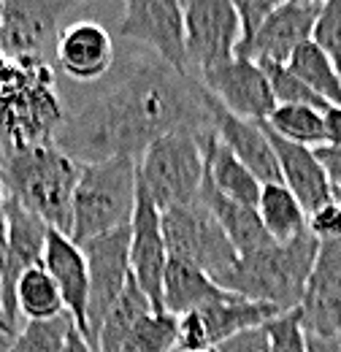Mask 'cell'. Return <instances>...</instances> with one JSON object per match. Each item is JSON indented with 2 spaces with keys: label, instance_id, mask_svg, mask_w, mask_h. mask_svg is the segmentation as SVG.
<instances>
[{
  "label": "cell",
  "instance_id": "obj_1",
  "mask_svg": "<svg viewBox=\"0 0 341 352\" xmlns=\"http://www.w3.org/2000/svg\"><path fill=\"white\" fill-rule=\"evenodd\" d=\"M170 133H212L204 85L157 54H135L109 87L65 117L54 144L76 163L138 160Z\"/></svg>",
  "mask_w": 341,
  "mask_h": 352
},
{
  "label": "cell",
  "instance_id": "obj_2",
  "mask_svg": "<svg viewBox=\"0 0 341 352\" xmlns=\"http://www.w3.org/2000/svg\"><path fill=\"white\" fill-rule=\"evenodd\" d=\"M65 117L54 68L46 60L0 52V152L54 141Z\"/></svg>",
  "mask_w": 341,
  "mask_h": 352
},
{
  "label": "cell",
  "instance_id": "obj_3",
  "mask_svg": "<svg viewBox=\"0 0 341 352\" xmlns=\"http://www.w3.org/2000/svg\"><path fill=\"white\" fill-rule=\"evenodd\" d=\"M79 171L82 163L68 157L54 141L0 152L3 195L14 198L65 236L71 233V209Z\"/></svg>",
  "mask_w": 341,
  "mask_h": 352
},
{
  "label": "cell",
  "instance_id": "obj_4",
  "mask_svg": "<svg viewBox=\"0 0 341 352\" xmlns=\"http://www.w3.org/2000/svg\"><path fill=\"white\" fill-rule=\"evenodd\" d=\"M320 241L306 233L296 241H271L250 255H239L230 274L219 282L222 290L276 307L282 314L298 309L306 279L317 258Z\"/></svg>",
  "mask_w": 341,
  "mask_h": 352
},
{
  "label": "cell",
  "instance_id": "obj_5",
  "mask_svg": "<svg viewBox=\"0 0 341 352\" xmlns=\"http://www.w3.org/2000/svg\"><path fill=\"white\" fill-rule=\"evenodd\" d=\"M138 192L135 160L114 157L103 163H82L74 190L71 239L85 244L95 236L130 225Z\"/></svg>",
  "mask_w": 341,
  "mask_h": 352
},
{
  "label": "cell",
  "instance_id": "obj_6",
  "mask_svg": "<svg viewBox=\"0 0 341 352\" xmlns=\"http://www.w3.org/2000/svg\"><path fill=\"white\" fill-rule=\"evenodd\" d=\"M204 171L206 168L201 135L192 133L163 135L155 144H149V149L135 160L138 182L160 212L198 201Z\"/></svg>",
  "mask_w": 341,
  "mask_h": 352
},
{
  "label": "cell",
  "instance_id": "obj_7",
  "mask_svg": "<svg viewBox=\"0 0 341 352\" xmlns=\"http://www.w3.org/2000/svg\"><path fill=\"white\" fill-rule=\"evenodd\" d=\"M163 239L168 258H179L198 265L219 285L239 261L236 247L214 220V214L201 204L192 201L187 206H176L163 212Z\"/></svg>",
  "mask_w": 341,
  "mask_h": 352
},
{
  "label": "cell",
  "instance_id": "obj_8",
  "mask_svg": "<svg viewBox=\"0 0 341 352\" xmlns=\"http://www.w3.org/2000/svg\"><path fill=\"white\" fill-rule=\"evenodd\" d=\"M241 41V19L230 0H184V52L192 74L230 63Z\"/></svg>",
  "mask_w": 341,
  "mask_h": 352
},
{
  "label": "cell",
  "instance_id": "obj_9",
  "mask_svg": "<svg viewBox=\"0 0 341 352\" xmlns=\"http://www.w3.org/2000/svg\"><path fill=\"white\" fill-rule=\"evenodd\" d=\"M89 274V307H87V339L95 344L98 328L106 311L122 296L130 279V225L95 236L79 244Z\"/></svg>",
  "mask_w": 341,
  "mask_h": 352
},
{
  "label": "cell",
  "instance_id": "obj_10",
  "mask_svg": "<svg viewBox=\"0 0 341 352\" xmlns=\"http://www.w3.org/2000/svg\"><path fill=\"white\" fill-rule=\"evenodd\" d=\"M79 0H3L0 52L49 63L63 33V16Z\"/></svg>",
  "mask_w": 341,
  "mask_h": 352
},
{
  "label": "cell",
  "instance_id": "obj_11",
  "mask_svg": "<svg viewBox=\"0 0 341 352\" xmlns=\"http://www.w3.org/2000/svg\"><path fill=\"white\" fill-rule=\"evenodd\" d=\"M117 36L149 46L182 74H192L184 52V0H122Z\"/></svg>",
  "mask_w": 341,
  "mask_h": 352
},
{
  "label": "cell",
  "instance_id": "obj_12",
  "mask_svg": "<svg viewBox=\"0 0 341 352\" xmlns=\"http://www.w3.org/2000/svg\"><path fill=\"white\" fill-rule=\"evenodd\" d=\"M3 212H6V268L0 285V311L14 328H19L16 282L28 268L43 263L49 225L8 195H3Z\"/></svg>",
  "mask_w": 341,
  "mask_h": 352
},
{
  "label": "cell",
  "instance_id": "obj_13",
  "mask_svg": "<svg viewBox=\"0 0 341 352\" xmlns=\"http://www.w3.org/2000/svg\"><path fill=\"white\" fill-rule=\"evenodd\" d=\"M168 250L163 239V212L138 182L135 209L130 217V276L146 293L155 311H163V276Z\"/></svg>",
  "mask_w": 341,
  "mask_h": 352
},
{
  "label": "cell",
  "instance_id": "obj_14",
  "mask_svg": "<svg viewBox=\"0 0 341 352\" xmlns=\"http://www.w3.org/2000/svg\"><path fill=\"white\" fill-rule=\"evenodd\" d=\"M296 311L306 336L328 339L341 333V239L320 241Z\"/></svg>",
  "mask_w": 341,
  "mask_h": 352
},
{
  "label": "cell",
  "instance_id": "obj_15",
  "mask_svg": "<svg viewBox=\"0 0 341 352\" xmlns=\"http://www.w3.org/2000/svg\"><path fill=\"white\" fill-rule=\"evenodd\" d=\"M195 76L230 114L241 120L265 122L271 111L276 109L268 76L255 60L233 57L230 63L217 65L206 74H195Z\"/></svg>",
  "mask_w": 341,
  "mask_h": 352
},
{
  "label": "cell",
  "instance_id": "obj_16",
  "mask_svg": "<svg viewBox=\"0 0 341 352\" xmlns=\"http://www.w3.org/2000/svg\"><path fill=\"white\" fill-rule=\"evenodd\" d=\"M320 14V3H293L285 0L257 30L250 41L239 46V57L263 63H279L287 65L293 52L300 44L311 41L314 22Z\"/></svg>",
  "mask_w": 341,
  "mask_h": 352
},
{
  "label": "cell",
  "instance_id": "obj_17",
  "mask_svg": "<svg viewBox=\"0 0 341 352\" xmlns=\"http://www.w3.org/2000/svg\"><path fill=\"white\" fill-rule=\"evenodd\" d=\"M204 103L212 120V131L217 138L255 174L260 184H274L282 182V171L276 163V155L271 149V141L265 135L263 122H252V120H241L236 114H230L209 89L204 87Z\"/></svg>",
  "mask_w": 341,
  "mask_h": 352
},
{
  "label": "cell",
  "instance_id": "obj_18",
  "mask_svg": "<svg viewBox=\"0 0 341 352\" xmlns=\"http://www.w3.org/2000/svg\"><path fill=\"white\" fill-rule=\"evenodd\" d=\"M54 60L63 74L79 85L100 82L114 65V36L95 19H79L63 28Z\"/></svg>",
  "mask_w": 341,
  "mask_h": 352
},
{
  "label": "cell",
  "instance_id": "obj_19",
  "mask_svg": "<svg viewBox=\"0 0 341 352\" xmlns=\"http://www.w3.org/2000/svg\"><path fill=\"white\" fill-rule=\"evenodd\" d=\"M43 268L49 271V276L54 279L60 296H63V304L65 311L74 317V325L76 331L87 339V307H89V274H87V261L82 247L49 228V236H46V250H43ZM89 342V339H87Z\"/></svg>",
  "mask_w": 341,
  "mask_h": 352
},
{
  "label": "cell",
  "instance_id": "obj_20",
  "mask_svg": "<svg viewBox=\"0 0 341 352\" xmlns=\"http://www.w3.org/2000/svg\"><path fill=\"white\" fill-rule=\"evenodd\" d=\"M263 128H265V135L271 141L274 155H276V163H279V171H282V184H287L293 190V195L300 201L306 214L331 204L336 198V190H333L331 179L325 174L317 152L276 135L265 122H263Z\"/></svg>",
  "mask_w": 341,
  "mask_h": 352
},
{
  "label": "cell",
  "instance_id": "obj_21",
  "mask_svg": "<svg viewBox=\"0 0 341 352\" xmlns=\"http://www.w3.org/2000/svg\"><path fill=\"white\" fill-rule=\"evenodd\" d=\"M201 146H204V168H206L204 182H209L219 195L257 209L263 184L255 179V174L217 138L214 131L201 135Z\"/></svg>",
  "mask_w": 341,
  "mask_h": 352
},
{
  "label": "cell",
  "instance_id": "obj_22",
  "mask_svg": "<svg viewBox=\"0 0 341 352\" xmlns=\"http://www.w3.org/2000/svg\"><path fill=\"white\" fill-rule=\"evenodd\" d=\"M195 311L204 320V328H206V336H209L212 347H219L225 339H230L241 331L263 328V325H268L271 320H276L282 314L271 304L250 301V298L236 296V293H228L225 298H219V301H214L204 309H195Z\"/></svg>",
  "mask_w": 341,
  "mask_h": 352
},
{
  "label": "cell",
  "instance_id": "obj_23",
  "mask_svg": "<svg viewBox=\"0 0 341 352\" xmlns=\"http://www.w3.org/2000/svg\"><path fill=\"white\" fill-rule=\"evenodd\" d=\"M228 290H222L206 271H201L198 265L168 258L166 265V276H163V311H168L173 317L204 309L225 298Z\"/></svg>",
  "mask_w": 341,
  "mask_h": 352
},
{
  "label": "cell",
  "instance_id": "obj_24",
  "mask_svg": "<svg viewBox=\"0 0 341 352\" xmlns=\"http://www.w3.org/2000/svg\"><path fill=\"white\" fill-rule=\"evenodd\" d=\"M198 201L214 214V220L219 222V228L225 230V236L230 239V244L236 247L239 255H250V252H255V250L274 241L268 236V230L263 228V220H260L257 209L236 204V201L219 195L209 182L201 184Z\"/></svg>",
  "mask_w": 341,
  "mask_h": 352
},
{
  "label": "cell",
  "instance_id": "obj_25",
  "mask_svg": "<svg viewBox=\"0 0 341 352\" xmlns=\"http://www.w3.org/2000/svg\"><path fill=\"white\" fill-rule=\"evenodd\" d=\"M257 214L263 220V228L268 236L279 244L296 241L309 233V214L300 206V201L293 195V190L282 182L263 184L260 201H257Z\"/></svg>",
  "mask_w": 341,
  "mask_h": 352
},
{
  "label": "cell",
  "instance_id": "obj_26",
  "mask_svg": "<svg viewBox=\"0 0 341 352\" xmlns=\"http://www.w3.org/2000/svg\"><path fill=\"white\" fill-rule=\"evenodd\" d=\"M155 307L152 301L146 298V293L135 285V279L130 276L122 296L114 301V307L106 311L100 328H98V336H95V352H122L128 336L133 333V328L146 317L152 314Z\"/></svg>",
  "mask_w": 341,
  "mask_h": 352
},
{
  "label": "cell",
  "instance_id": "obj_27",
  "mask_svg": "<svg viewBox=\"0 0 341 352\" xmlns=\"http://www.w3.org/2000/svg\"><path fill=\"white\" fill-rule=\"evenodd\" d=\"M287 68L298 76L306 87L311 89L314 95H320L325 103L331 106H341V74L336 68V63L314 44V41H306L300 44Z\"/></svg>",
  "mask_w": 341,
  "mask_h": 352
},
{
  "label": "cell",
  "instance_id": "obj_28",
  "mask_svg": "<svg viewBox=\"0 0 341 352\" xmlns=\"http://www.w3.org/2000/svg\"><path fill=\"white\" fill-rule=\"evenodd\" d=\"M16 311L25 322L30 320H54L65 314L63 296L49 276V271L41 265L28 268L16 282Z\"/></svg>",
  "mask_w": 341,
  "mask_h": 352
},
{
  "label": "cell",
  "instance_id": "obj_29",
  "mask_svg": "<svg viewBox=\"0 0 341 352\" xmlns=\"http://www.w3.org/2000/svg\"><path fill=\"white\" fill-rule=\"evenodd\" d=\"M265 125L276 135L317 149L325 146V128H322V111L311 109V106H276L271 111V117L265 120Z\"/></svg>",
  "mask_w": 341,
  "mask_h": 352
},
{
  "label": "cell",
  "instance_id": "obj_30",
  "mask_svg": "<svg viewBox=\"0 0 341 352\" xmlns=\"http://www.w3.org/2000/svg\"><path fill=\"white\" fill-rule=\"evenodd\" d=\"M74 328L76 325L68 311L54 320H30L16 328L6 352H63Z\"/></svg>",
  "mask_w": 341,
  "mask_h": 352
},
{
  "label": "cell",
  "instance_id": "obj_31",
  "mask_svg": "<svg viewBox=\"0 0 341 352\" xmlns=\"http://www.w3.org/2000/svg\"><path fill=\"white\" fill-rule=\"evenodd\" d=\"M179 320L168 311L146 314L128 336L122 352H176Z\"/></svg>",
  "mask_w": 341,
  "mask_h": 352
},
{
  "label": "cell",
  "instance_id": "obj_32",
  "mask_svg": "<svg viewBox=\"0 0 341 352\" xmlns=\"http://www.w3.org/2000/svg\"><path fill=\"white\" fill-rule=\"evenodd\" d=\"M260 68H263L265 76H268V85H271L276 106H311V109H317V111H325V109L331 106V103H325L320 95H314L311 89L306 87L287 65L263 63Z\"/></svg>",
  "mask_w": 341,
  "mask_h": 352
},
{
  "label": "cell",
  "instance_id": "obj_33",
  "mask_svg": "<svg viewBox=\"0 0 341 352\" xmlns=\"http://www.w3.org/2000/svg\"><path fill=\"white\" fill-rule=\"evenodd\" d=\"M311 41L336 63L341 74V0H322L320 3Z\"/></svg>",
  "mask_w": 341,
  "mask_h": 352
},
{
  "label": "cell",
  "instance_id": "obj_34",
  "mask_svg": "<svg viewBox=\"0 0 341 352\" xmlns=\"http://www.w3.org/2000/svg\"><path fill=\"white\" fill-rule=\"evenodd\" d=\"M268 339H271V352H309V336L300 328L298 311H285L276 320L265 325Z\"/></svg>",
  "mask_w": 341,
  "mask_h": 352
},
{
  "label": "cell",
  "instance_id": "obj_35",
  "mask_svg": "<svg viewBox=\"0 0 341 352\" xmlns=\"http://www.w3.org/2000/svg\"><path fill=\"white\" fill-rule=\"evenodd\" d=\"M285 0H230V6L236 8L239 19H241V30H244V41H250L257 30L263 28V22L282 6ZM241 41V44H244Z\"/></svg>",
  "mask_w": 341,
  "mask_h": 352
},
{
  "label": "cell",
  "instance_id": "obj_36",
  "mask_svg": "<svg viewBox=\"0 0 341 352\" xmlns=\"http://www.w3.org/2000/svg\"><path fill=\"white\" fill-rule=\"evenodd\" d=\"M309 233L317 241L341 239V192H336V198L331 204H325L309 214Z\"/></svg>",
  "mask_w": 341,
  "mask_h": 352
},
{
  "label": "cell",
  "instance_id": "obj_37",
  "mask_svg": "<svg viewBox=\"0 0 341 352\" xmlns=\"http://www.w3.org/2000/svg\"><path fill=\"white\" fill-rule=\"evenodd\" d=\"M217 352H271V339H268V331L265 325L263 328H250V331H241L230 339H225L219 347H214Z\"/></svg>",
  "mask_w": 341,
  "mask_h": 352
},
{
  "label": "cell",
  "instance_id": "obj_38",
  "mask_svg": "<svg viewBox=\"0 0 341 352\" xmlns=\"http://www.w3.org/2000/svg\"><path fill=\"white\" fill-rule=\"evenodd\" d=\"M314 152H317V157H320L325 174L331 179L333 190L341 192V146H328V144H325V146H317Z\"/></svg>",
  "mask_w": 341,
  "mask_h": 352
},
{
  "label": "cell",
  "instance_id": "obj_39",
  "mask_svg": "<svg viewBox=\"0 0 341 352\" xmlns=\"http://www.w3.org/2000/svg\"><path fill=\"white\" fill-rule=\"evenodd\" d=\"M322 128H325V144L341 146V106H328L322 111Z\"/></svg>",
  "mask_w": 341,
  "mask_h": 352
},
{
  "label": "cell",
  "instance_id": "obj_40",
  "mask_svg": "<svg viewBox=\"0 0 341 352\" xmlns=\"http://www.w3.org/2000/svg\"><path fill=\"white\" fill-rule=\"evenodd\" d=\"M309 352H341V333L328 339H314L309 336Z\"/></svg>",
  "mask_w": 341,
  "mask_h": 352
},
{
  "label": "cell",
  "instance_id": "obj_41",
  "mask_svg": "<svg viewBox=\"0 0 341 352\" xmlns=\"http://www.w3.org/2000/svg\"><path fill=\"white\" fill-rule=\"evenodd\" d=\"M63 352H95V350H92V344L87 342L85 336L74 328L71 336H68V342H65V347H63Z\"/></svg>",
  "mask_w": 341,
  "mask_h": 352
},
{
  "label": "cell",
  "instance_id": "obj_42",
  "mask_svg": "<svg viewBox=\"0 0 341 352\" xmlns=\"http://www.w3.org/2000/svg\"><path fill=\"white\" fill-rule=\"evenodd\" d=\"M14 333H16V328L0 314V339H14Z\"/></svg>",
  "mask_w": 341,
  "mask_h": 352
},
{
  "label": "cell",
  "instance_id": "obj_43",
  "mask_svg": "<svg viewBox=\"0 0 341 352\" xmlns=\"http://www.w3.org/2000/svg\"><path fill=\"white\" fill-rule=\"evenodd\" d=\"M0 38H3V0H0Z\"/></svg>",
  "mask_w": 341,
  "mask_h": 352
},
{
  "label": "cell",
  "instance_id": "obj_44",
  "mask_svg": "<svg viewBox=\"0 0 341 352\" xmlns=\"http://www.w3.org/2000/svg\"><path fill=\"white\" fill-rule=\"evenodd\" d=\"M293 3H322V0H293Z\"/></svg>",
  "mask_w": 341,
  "mask_h": 352
},
{
  "label": "cell",
  "instance_id": "obj_45",
  "mask_svg": "<svg viewBox=\"0 0 341 352\" xmlns=\"http://www.w3.org/2000/svg\"><path fill=\"white\" fill-rule=\"evenodd\" d=\"M192 352H217V350H192Z\"/></svg>",
  "mask_w": 341,
  "mask_h": 352
},
{
  "label": "cell",
  "instance_id": "obj_46",
  "mask_svg": "<svg viewBox=\"0 0 341 352\" xmlns=\"http://www.w3.org/2000/svg\"><path fill=\"white\" fill-rule=\"evenodd\" d=\"M79 3H82V0H79Z\"/></svg>",
  "mask_w": 341,
  "mask_h": 352
}]
</instances>
